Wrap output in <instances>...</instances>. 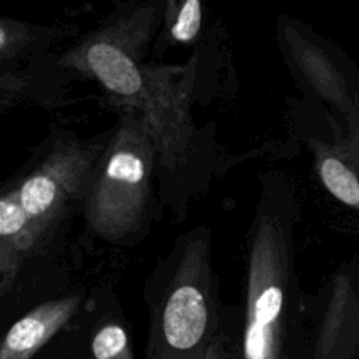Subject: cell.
Returning <instances> with one entry per match:
<instances>
[{
	"instance_id": "7",
	"label": "cell",
	"mask_w": 359,
	"mask_h": 359,
	"mask_svg": "<svg viewBox=\"0 0 359 359\" xmlns=\"http://www.w3.org/2000/svg\"><path fill=\"white\" fill-rule=\"evenodd\" d=\"M91 351L94 359H133L128 334L116 323H108L95 332Z\"/></svg>"
},
{
	"instance_id": "1",
	"label": "cell",
	"mask_w": 359,
	"mask_h": 359,
	"mask_svg": "<svg viewBox=\"0 0 359 359\" xmlns=\"http://www.w3.org/2000/svg\"><path fill=\"white\" fill-rule=\"evenodd\" d=\"M108 142L59 140L4 189L0 198L1 294L13 286L24 259L45 241L70 205L83 201Z\"/></svg>"
},
{
	"instance_id": "8",
	"label": "cell",
	"mask_w": 359,
	"mask_h": 359,
	"mask_svg": "<svg viewBox=\"0 0 359 359\" xmlns=\"http://www.w3.org/2000/svg\"><path fill=\"white\" fill-rule=\"evenodd\" d=\"M202 25V4L199 0L184 1L170 28L171 36L177 42L188 43L196 38Z\"/></svg>"
},
{
	"instance_id": "2",
	"label": "cell",
	"mask_w": 359,
	"mask_h": 359,
	"mask_svg": "<svg viewBox=\"0 0 359 359\" xmlns=\"http://www.w3.org/2000/svg\"><path fill=\"white\" fill-rule=\"evenodd\" d=\"M135 22H116L90 36L70 56L72 66L97 79L125 111L143 122L157 156L174 165L189 139L188 95L170 70L147 67L130 46Z\"/></svg>"
},
{
	"instance_id": "9",
	"label": "cell",
	"mask_w": 359,
	"mask_h": 359,
	"mask_svg": "<svg viewBox=\"0 0 359 359\" xmlns=\"http://www.w3.org/2000/svg\"><path fill=\"white\" fill-rule=\"evenodd\" d=\"M205 359H233L229 344L223 334L217 332L215 335V338L212 339V342L206 351Z\"/></svg>"
},
{
	"instance_id": "5",
	"label": "cell",
	"mask_w": 359,
	"mask_h": 359,
	"mask_svg": "<svg viewBox=\"0 0 359 359\" xmlns=\"http://www.w3.org/2000/svg\"><path fill=\"white\" fill-rule=\"evenodd\" d=\"M156 156L140 118L123 111L81 201L87 224L95 236L122 241L137 231L150 202Z\"/></svg>"
},
{
	"instance_id": "6",
	"label": "cell",
	"mask_w": 359,
	"mask_h": 359,
	"mask_svg": "<svg viewBox=\"0 0 359 359\" xmlns=\"http://www.w3.org/2000/svg\"><path fill=\"white\" fill-rule=\"evenodd\" d=\"M83 297L72 294L43 302L17 320L0 345V359H32L79 311Z\"/></svg>"
},
{
	"instance_id": "4",
	"label": "cell",
	"mask_w": 359,
	"mask_h": 359,
	"mask_svg": "<svg viewBox=\"0 0 359 359\" xmlns=\"http://www.w3.org/2000/svg\"><path fill=\"white\" fill-rule=\"evenodd\" d=\"M292 280V220L269 188L262 192L250 231L243 359H280Z\"/></svg>"
},
{
	"instance_id": "3",
	"label": "cell",
	"mask_w": 359,
	"mask_h": 359,
	"mask_svg": "<svg viewBox=\"0 0 359 359\" xmlns=\"http://www.w3.org/2000/svg\"><path fill=\"white\" fill-rule=\"evenodd\" d=\"M149 334V359H205L217 327L210 234L198 227L168 257Z\"/></svg>"
}]
</instances>
